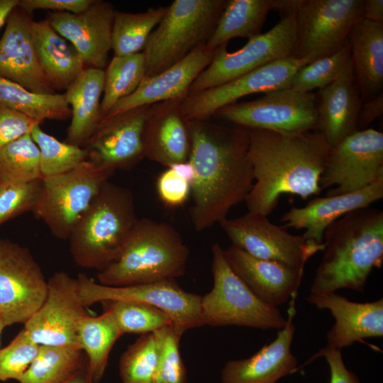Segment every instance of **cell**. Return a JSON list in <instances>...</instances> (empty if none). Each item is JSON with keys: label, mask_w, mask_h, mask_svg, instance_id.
Returning <instances> with one entry per match:
<instances>
[{"label": "cell", "mask_w": 383, "mask_h": 383, "mask_svg": "<svg viewBox=\"0 0 383 383\" xmlns=\"http://www.w3.org/2000/svg\"><path fill=\"white\" fill-rule=\"evenodd\" d=\"M207 120L189 121L188 161L195 172L189 216L197 232L226 219L231 208L245 201L254 184L249 129Z\"/></svg>", "instance_id": "6da1fadb"}, {"label": "cell", "mask_w": 383, "mask_h": 383, "mask_svg": "<svg viewBox=\"0 0 383 383\" xmlns=\"http://www.w3.org/2000/svg\"><path fill=\"white\" fill-rule=\"evenodd\" d=\"M249 132L248 155L255 182L245 200L248 212L268 216L283 194L303 199L321 194L319 180L331 148L318 130Z\"/></svg>", "instance_id": "7a4b0ae2"}, {"label": "cell", "mask_w": 383, "mask_h": 383, "mask_svg": "<svg viewBox=\"0 0 383 383\" xmlns=\"http://www.w3.org/2000/svg\"><path fill=\"white\" fill-rule=\"evenodd\" d=\"M323 242L310 293L363 292L371 272L383 262L382 210L369 206L346 213L328 226Z\"/></svg>", "instance_id": "3957f363"}, {"label": "cell", "mask_w": 383, "mask_h": 383, "mask_svg": "<svg viewBox=\"0 0 383 383\" xmlns=\"http://www.w3.org/2000/svg\"><path fill=\"white\" fill-rule=\"evenodd\" d=\"M189 255L170 224L138 218L118 258L98 272V282L123 287L175 279L185 274Z\"/></svg>", "instance_id": "277c9868"}, {"label": "cell", "mask_w": 383, "mask_h": 383, "mask_svg": "<svg viewBox=\"0 0 383 383\" xmlns=\"http://www.w3.org/2000/svg\"><path fill=\"white\" fill-rule=\"evenodd\" d=\"M137 220L132 192L105 182L68 238L75 264L102 270L118 258Z\"/></svg>", "instance_id": "5b68a950"}, {"label": "cell", "mask_w": 383, "mask_h": 383, "mask_svg": "<svg viewBox=\"0 0 383 383\" xmlns=\"http://www.w3.org/2000/svg\"><path fill=\"white\" fill-rule=\"evenodd\" d=\"M227 0H175L150 35L143 53L145 77L155 75L206 43Z\"/></svg>", "instance_id": "8992f818"}, {"label": "cell", "mask_w": 383, "mask_h": 383, "mask_svg": "<svg viewBox=\"0 0 383 383\" xmlns=\"http://www.w3.org/2000/svg\"><path fill=\"white\" fill-rule=\"evenodd\" d=\"M213 287L201 297L202 326H238L261 330L282 328L286 318L277 307L259 299L233 272L224 250L212 245Z\"/></svg>", "instance_id": "52a82bcc"}, {"label": "cell", "mask_w": 383, "mask_h": 383, "mask_svg": "<svg viewBox=\"0 0 383 383\" xmlns=\"http://www.w3.org/2000/svg\"><path fill=\"white\" fill-rule=\"evenodd\" d=\"M114 172L95 161L87 160L71 171L43 177L41 192L33 212L55 237L68 239L104 183Z\"/></svg>", "instance_id": "ba28073f"}, {"label": "cell", "mask_w": 383, "mask_h": 383, "mask_svg": "<svg viewBox=\"0 0 383 383\" xmlns=\"http://www.w3.org/2000/svg\"><path fill=\"white\" fill-rule=\"evenodd\" d=\"M297 26L295 11L272 28L248 39L240 49L230 52L227 44L218 48L209 65L192 83L189 94L225 84L271 62L294 57ZM188 94V95H189Z\"/></svg>", "instance_id": "9c48e42d"}, {"label": "cell", "mask_w": 383, "mask_h": 383, "mask_svg": "<svg viewBox=\"0 0 383 383\" xmlns=\"http://www.w3.org/2000/svg\"><path fill=\"white\" fill-rule=\"evenodd\" d=\"M317 96L291 87L271 91L253 101L234 103L213 116L248 129L296 134L318 130Z\"/></svg>", "instance_id": "30bf717a"}, {"label": "cell", "mask_w": 383, "mask_h": 383, "mask_svg": "<svg viewBox=\"0 0 383 383\" xmlns=\"http://www.w3.org/2000/svg\"><path fill=\"white\" fill-rule=\"evenodd\" d=\"M364 0H299L294 57L311 62L331 55L348 40L362 17Z\"/></svg>", "instance_id": "8fae6325"}, {"label": "cell", "mask_w": 383, "mask_h": 383, "mask_svg": "<svg viewBox=\"0 0 383 383\" xmlns=\"http://www.w3.org/2000/svg\"><path fill=\"white\" fill-rule=\"evenodd\" d=\"M232 245L249 255L304 270L307 261L323 251L324 242L317 243L302 235L290 233L284 226L272 223L268 216L248 212L218 223Z\"/></svg>", "instance_id": "7c38bea8"}, {"label": "cell", "mask_w": 383, "mask_h": 383, "mask_svg": "<svg viewBox=\"0 0 383 383\" xmlns=\"http://www.w3.org/2000/svg\"><path fill=\"white\" fill-rule=\"evenodd\" d=\"M383 179V133L374 128L357 130L332 148L319 185L335 186L327 196L363 189Z\"/></svg>", "instance_id": "4fadbf2b"}, {"label": "cell", "mask_w": 383, "mask_h": 383, "mask_svg": "<svg viewBox=\"0 0 383 383\" xmlns=\"http://www.w3.org/2000/svg\"><path fill=\"white\" fill-rule=\"evenodd\" d=\"M77 280L84 306L107 300H130L152 305L167 313L173 326L183 334L186 331L202 326L201 296L183 289L175 279L149 284L111 287L96 282L80 273Z\"/></svg>", "instance_id": "5bb4252c"}, {"label": "cell", "mask_w": 383, "mask_h": 383, "mask_svg": "<svg viewBox=\"0 0 383 383\" xmlns=\"http://www.w3.org/2000/svg\"><path fill=\"white\" fill-rule=\"evenodd\" d=\"M47 287L29 250L0 239V316L6 326L24 324L43 303Z\"/></svg>", "instance_id": "9a60e30c"}, {"label": "cell", "mask_w": 383, "mask_h": 383, "mask_svg": "<svg viewBox=\"0 0 383 383\" xmlns=\"http://www.w3.org/2000/svg\"><path fill=\"white\" fill-rule=\"evenodd\" d=\"M87 315L77 278L57 272L48 281L43 303L24 323L23 329L39 345L79 348L77 327Z\"/></svg>", "instance_id": "2e32d148"}, {"label": "cell", "mask_w": 383, "mask_h": 383, "mask_svg": "<svg viewBox=\"0 0 383 383\" xmlns=\"http://www.w3.org/2000/svg\"><path fill=\"white\" fill-rule=\"evenodd\" d=\"M309 62L294 57L282 59L225 84L189 94L182 101L183 112L189 121L206 120L245 96L290 87L297 70Z\"/></svg>", "instance_id": "e0dca14e"}, {"label": "cell", "mask_w": 383, "mask_h": 383, "mask_svg": "<svg viewBox=\"0 0 383 383\" xmlns=\"http://www.w3.org/2000/svg\"><path fill=\"white\" fill-rule=\"evenodd\" d=\"M115 11L111 3L94 0L82 12H50L47 20L76 50L85 68L104 70L111 50Z\"/></svg>", "instance_id": "ac0fdd59"}, {"label": "cell", "mask_w": 383, "mask_h": 383, "mask_svg": "<svg viewBox=\"0 0 383 383\" xmlns=\"http://www.w3.org/2000/svg\"><path fill=\"white\" fill-rule=\"evenodd\" d=\"M150 106L104 118L87 143L91 160L115 172L129 169L145 157L143 134Z\"/></svg>", "instance_id": "d6986e66"}, {"label": "cell", "mask_w": 383, "mask_h": 383, "mask_svg": "<svg viewBox=\"0 0 383 383\" xmlns=\"http://www.w3.org/2000/svg\"><path fill=\"white\" fill-rule=\"evenodd\" d=\"M31 15L19 6L10 13L0 38V77L37 94H52L42 70L33 33Z\"/></svg>", "instance_id": "ffe728a7"}, {"label": "cell", "mask_w": 383, "mask_h": 383, "mask_svg": "<svg viewBox=\"0 0 383 383\" xmlns=\"http://www.w3.org/2000/svg\"><path fill=\"white\" fill-rule=\"evenodd\" d=\"M296 299L289 301L286 323L276 338L248 358L228 361L221 371V383H276L297 371V358L291 351Z\"/></svg>", "instance_id": "44dd1931"}, {"label": "cell", "mask_w": 383, "mask_h": 383, "mask_svg": "<svg viewBox=\"0 0 383 383\" xmlns=\"http://www.w3.org/2000/svg\"><path fill=\"white\" fill-rule=\"evenodd\" d=\"M306 299L318 309L329 310L335 319L326 335L328 348L341 350L362 339L383 336L382 298L359 303L335 292L310 293Z\"/></svg>", "instance_id": "7402d4cb"}, {"label": "cell", "mask_w": 383, "mask_h": 383, "mask_svg": "<svg viewBox=\"0 0 383 383\" xmlns=\"http://www.w3.org/2000/svg\"><path fill=\"white\" fill-rule=\"evenodd\" d=\"M213 55L214 52L209 50L205 44L201 45L167 70L145 77L138 87L116 103L104 118L140 106L176 99H184L192 83L209 65Z\"/></svg>", "instance_id": "603a6c76"}, {"label": "cell", "mask_w": 383, "mask_h": 383, "mask_svg": "<svg viewBox=\"0 0 383 383\" xmlns=\"http://www.w3.org/2000/svg\"><path fill=\"white\" fill-rule=\"evenodd\" d=\"M182 99L150 106L143 141L145 157L166 167L188 161L190 148L189 120L182 109Z\"/></svg>", "instance_id": "cb8c5ba5"}, {"label": "cell", "mask_w": 383, "mask_h": 383, "mask_svg": "<svg viewBox=\"0 0 383 383\" xmlns=\"http://www.w3.org/2000/svg\"><path fill=\"white\" fill-rule=\"evenodd\" d=\"M224 253L233 272L265 304L278 308L297 296L304 270L253 257L233 245Z\"/></svg>", "instance_id": "d4e9b609"}, {"label": "cell", "mask_w": 383, "mask_h": 383, "mask_svg": "<svg viewBox=\"0 0 383 383\" xmlns=\"http://www.w3.org/2000/svg\"><path fill=\"white\" fill-rule=\"evenodd\" d=\"M383 198V179L348 194L314 197L304 206L292 207L282 216L285 228L304 229L302 235L317 243H323L329 225L346 213L370 206Z\"/></svg>", "instance_id": "484cf974"}, {"label": "cell", "mask_w": 383, "mask_h": 383, "mask_svg": "<svg viewBox=\"0 0 383 383\" xmlns=\"http://www.w3.org/2000/svg\"><path fill=\"white\" fill-rule=\"evenodd\" d=\"M318 91V131L332 148L357 131L358 113L362 101L353 65L335 81Z\"/></svg>", "instance_id": "4316f807"}, {"label": "cell", "mask_w": 383, "mask_h": 383, "mask_svg": "<svg viewBox=\"0 0 383 383\" xmlns=\"http://www.w3.org/2000/svg\"><path fill=\"white\" fill-rule=\"evenodd\" d=\"M348 40L355 82L362 101H366L382 92L383 23L361 17L354 23Z\"/></svg>", "instance_id": "83f0119b"}, {"label": "cell", "mask_w": 383, "mask_h": 383, "mask_svg": "<svg viewBox=\"0 0 383 383\" xmlns=\"http://www.w3.org/2000/svg\"><path fill=\"white\" fill-rule=\"evenodd\" d=\"M104 70L85 68L63 94L71 111L65 142L81 147L101 122Z\"/></svg>", "instance_id": "f1b7e54d"}, {"label": "cell", "mask_w": 383, "mask_h": 383, "mask_svg": "<svg viewBox=\"0 0 383 383\" xmlns=\"http://www.w3.org/2000/svg\"><path fill=\"white\" fill-rule=\"evenodd\" d=\"M32 33L46 79L55 91L66 90L85 69L80 56L47 19L33 21Z\"/></svg>", "instance_id": "f546056e"}, {"label": "cell", "mask_w": 383, "mask_h": 383, "mask_svg": "<svg viewBox=\"0 0 383 383\" xmlns=\"http://www.w3.org/2000/svg\"><path fill=\"white\" fill-rule=\"evenodd\" d=\"M280 4L281 0H227L206 48L214 52L231 39H249L262 33L268 13L278 11Z\"/></svg>", "instance_id": "4dcf8cb0"}, {"label": "cell", "mask_w": 383, "mask_h": 383, "mask_svg": "<svg viewBox=\"0 0 383 383\" xmlns=\"http://www.w3.org/2000/svg\"><path fill=\"white\" fill-rule=\"evenodd\" d=\"M118 326L108 311L98 316H84L77 327L79 348L87 356V373L90 383H99L106 371L109 353L121 336Z\"/></svg>", "instance_id": "1f68e13d"}, {"label": "cell", "mask_w": 383, "mask_h": 383, "mask_svg": "<svg viewBox=\"0 0 383 383\" xmlns=\"http://www.w3.org/2000/svg\"><path fill=\"white\" fill-rule=\"evenodd\" d=\"M77 346L39 345L19 383H64L87 365Z\"/></svg>", "instance_id": "d6a6232c"}, {"label": "cell", "mask_w": 383, "mask_h": 383, "mask_svg": "<svg viewBox=\"0 0 383 383\" xmlns=\"http://www.w3.org/2000/svg\"><path fill=\"white\" fill-rule=\"evenodd\" d=\"M0 104L26 115L39 124L45 119L65 120L71 116L63 94L34 93L1 77Z\"/></svg>", "instance_id": "836d02e7"}, {"label": "cell", "mask_w": 383, "mask_h": 383, "mask_svg": "<svg viewBox=\"0 0 383 383\" xmlns=\"http://www.w3.org/2000/svg\"><path fill=\"white\" fill-rule=\"evenodd\" d=\"M167 9V6H160L140 13L116 11L111 33V50L114 56L143 52L150 35L162 19Z\"/></svg>", "instance_id": "e575fe53"}, {"label": "cell", "mask_w": 383, "mask_h": 383, "mask_svg": "<svg viewBox=\"0 0 383 383\" xmlns=\"http://www.w3.org/2000/svg\"><path fill=\"white\" fill-rule=\"evenodd\" d=\"M143 53L114 56L104 70L101 121L121 99L131 94L145 77Z\"/></svg>", "instance_id": "d590c367"}, {"label": "cell", "mask_w": 383, "mask_h": 383, "mask_svg": "<svg viewBox=\"0 0 383 383\" xmlns=\"http://www.w3.org/2000/svg\"><path fill=\"white\" fill-rule=\"evenodd\" d=\"M101 303L104 311L113 315L121 335H142L173 325L167 313L149 304L130 300H107Z\"/></svg>", "instance_id": "8d00e7d4"}, {"label": "cell", "mask_w": 383, "mask_h": 383, "mask_svg": "<svg viewBox=\"0 0 383 383\" xmlns=\"http://www.w3.org/2000/svg\"><path fill=\"white\" fill-rule=\"evenodd\" d=\"M30 135L39 149L42 179L71 171L87 160V150L60 141L42 130L38 123L33 126Z\"/></svg>", "instance_id": "74e56055"}, {"label": "cell", "mask_w": 383, "mask_h": 383, "mask_svg": "<svg viewBox=\"0 0 383 383\" xmlns=\"http://www.w3.org/2000/svg\"><path fill=\"white\" fill-rule=\"evenodd\" d=\"M0 178L16 182L42 179L40 152L30 133L0 150Z\"/></svg>", "instance_id": "f35d334b"}, {"label": "cell", "mask_w": 383, "mask_h": 383, "mask_svg": "<svg viewBox=\"0 0 383 383\" xmlns=\"http://www.w3.org/2000/svg\"><path fill=\"white\" fill-rule=\"evenodd\" d=\"M158 357L156 331L142 334L121 356L118 368L122 383H153Z\"/></svg>", "instance_id": "ab89813d"}, {"label": "cell", "mask_w": 383, "mask_h": 383, "mask_svg": "<svg viewBox=\"0 0 383 383\" xmlns=\"http://www.w3.org/2000/svg\"><path fill=\"white\" fill-rule=\"evenodd\" d=\"M352 65L349 40L338 51L313 60L299 68L290 87L302 92L321 89L334 81Z\"/></svg>", "instance_id": "60d3db41"}, {"label": "cell", "mask_w": 383, "mask_h": 383, "mask_svg": "<svg viewBox=\"0 0 383 383\" xmlns=\"http://www.w3.org/2000/svg\"><path fill=\"white\" fill-rule=\"evenodd\" d=\"M159 357L153 383H187V369L179 350L182 334L173 325L156 331Z\"/></svg>", "instance_id": "b9f144b4"}, {"label": "cell", "mask_w": 383, "mask_h": 383, "mask_svg": "<svg viewBox=\"0 0 383 383\" xmlns=\"http://www.w3.org/2000/svg\"><path fill=\"white\" fill-rule=\"evenodd\" d=\"M42 189V179L16 182L0 178V226L23 213L33 211Z\"/></svg>", "instance_id": "7bdbcfd3"}, {"label": "cell", "mask_w": 383, "mask_h": 383, "mask_svg": "<svg viewBox=\"0 0 383 383\" xmlns=\"http://www.w3.org/2000/svg\"><path fill=\"white\" fill-rule=\"evenodd\" d=\"M38 347L23 329L6 347L0 349V382L18 380L35 358Z\"/></svg>", "instance_id": "ee69618b"}, {"label": "cell", "mask_w": 383, "mask_h": 383, "mask_svg": "<svg viewBox=\"0 0 383 383\" xmlns=\"http://www.w3.org/2000/svg\"><path fill=\"white\" fill-rule=\"evenodd\" d=\"M157 192L160 200L169 207L183 204L190 194V184L172 169L167 167L158 177Z\"/></svg>", "instance_id": "f6af8a7d"}, {"label": "cell", "mask_w": 383, "mask_h": 383, "mask_svg": "<svg viewBox=\"0 0 383 383\" xmlns=\"http://www.w3.org/2000/svg\"><path fill=\"white\" fill-rule=\"evenodd\" d=\"M36 123L26 115L0 104V150L30 133Z\"/></svg>", "instance_id": "bcb514c9"}, {"label": "cell", "mask_w": 383, "mask_h": 383, "mask_svg": "<svg viewBox=\"0 0 383 383\" xmlns=\"http://www.w3.org/2000/svg\"><path fill=\"white\" fill-rule=\"evenodd\" d=\"M321 357L329 367L330 383H361L358 377L345 367L340 350L327 346L318 350L303 366Z\"/></svg>", "instance_id": "7dc6e473"}, {"label": "cell", "mask_w": 383, "mask_h": 383, "mask_svg": "<svg viewBox=\"0 0 383 383\" xmlns=\"http://www.w3.org/2000/svg\"><path fill=\"white\" fill-rule=\"evenodd\" d=\"M93 1L94 0H19L18 6L30 15L35 10L79 13L89 7Z\"/></svg>", "instance_id": "c3c4849f"}, {"label": "cell", "mask_w": 383, "mask_h": 383, "mask_svg": "<svg viewBox=\"0 0 383 383\" xmlns=\"http://www.w3.org/2000/svg\"><path fill=\"white\" fill-rule=\"evenodd\" d=\"M383 113V93L362 103L357 118V130H364Z\"/></svg>", "instance_id": "681fc988"}, {"label": "cell", "mask_w": 383, "mask_h": 383, "mask_svg": "<svg viewBox=\"0 0 383 383\" xmlns=\"http://www.w3.org/2000/svg\"><path fill=\"white\" fill-rule=\"evenodd\" d=\"M362 18L375 23H383V1L364 0Z\"/></svg>", "instance_id": "f907efd6"}, {"label": "cell", "mask_w": 383, "mask_h": 383, "mask_svg": "<svg viewBox=\"0 0 383 383\" xmlns=\"http://www.w3.org/2000/svg\"><path fill=\"white\" fill-rule=\"evenodd\" d=\"M168 167L172 169L178 175L189 183L190 185L193 182L195 172L192 165L189 161L175 163Z\"/></svg>", "instance_id": "816d5d0a"}, {"label": "cell", "mask_w": 383, "mask_h": 383, "mask_svg": "<svg viewBox=\"0 0 383 383\" xmlns=\"http://www.w3.org/2000/svg\"><path fill=\"white\" fill-rule=\"evenodd\" d=\"M19 0H0V30L6 25L11 11L18 6Z\"/></svg>", "instance_id": "f5cc1de1"}, {"label": "cell", "mask_w": 383, "mask_h": 383, "mask_svg": "<svg viewBox=\"0 0 383 383\" xmlns=\"http://www.w3.org/2000/svg\"><path fill=\"white\" fill-rule=\"evenodd\" d=\"M64 383H90L87 373V365L76 375Z\"/></svg>", "instance_id": "db71d44e"}, {"label": "cell", "mask_w": 383, "mask_h": 383, "mask_svg": "<svg viewBox=\"0 0 383 383\" xmlns=\"http://www.w3.org/2000/svg\"><path fill=\"white\" fill-rule=\"evenodd\" d=\"M6 326L4 321H3L2 318L0 316V338H1V333Z\"/></svg>", "instance_id": "11a10c76"}]
</instances>
